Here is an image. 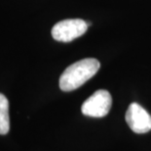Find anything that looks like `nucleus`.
Wrapping results in <instances>:
<instances>
[{"mask_svg": "<svg viewBox=\"0 0 151 151\" xmlns=\"http://www.w3.org/2000/svg\"><path fill=\"white\" fill-rule=\"evenodd\" d=\"M101 67L95 58H86L73 63L65 70L60 78V88L63 91H72L92 79Z\"/></svg>", "mask_w": 151, "mask_h": 151, "instance_id": "nucleus-1", "label": "nucleus"}, {"mask_svg": "<svg viewBox=\"0 0 151 151\" xmlns=\"http://www.w3.org/2000/svg\"><path fill=\"white\" fill-rule=\"evenodd\" d=\"M89 25L81 19H67L57 23L52 28V36L55 40L69 42L83 35Z\"/></svg>", "mask_w": 151, "mask_h": 151, "instance_id": "nucleus-2", "label": "nucleus"}, {"mask_svg": "<svg viewBox=\"0 0 151 151\" xmlns=\"http://www.w3.org/2000/svg\"><path fill=\"white\" fill-rule=\"evenodd\" d=\"M112 106V97L107 90L99 89L83 103L81 111L88 117L101 118L106 116Z\"/></svg>", "mask_w": 151, "mask_h": 151, "instance_id": "nucleus-3", "label": "nucleus"}, {"mask_svg": "<svg viewBox=\"0 0 151 151\" xmlns=\"http://www.w3.org/2000/svg\"><path fill=\"white\" fill-rule=\"evenodd\" d=\"M128 126L136 133H146L151 131V116L139 104L132 103L126 112Z\"/></svg>", "mask_w": 151, "mask_h": 151, "instance_id": "nucleus-4", "label": "nucleus"}, {"mask_svg": "<svg viewBox=\"0 0 151 151\" xmlns=\"http://www.w3.org/2000/svg\"><path fill=\"white\" fill-rule=\"evenodd\" d=\"M10 130L9 101L7 97L0 93V134H7Z\"/></svg>", "mask_w": 151, "mask_h": 151, "instance_id": "nucleus-5", "label": "nucleus"}]
</instances>
